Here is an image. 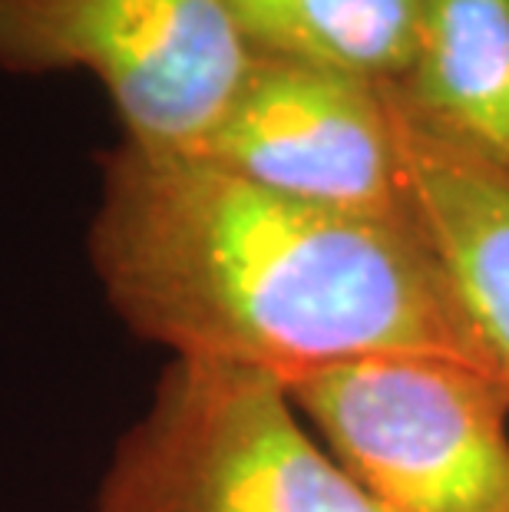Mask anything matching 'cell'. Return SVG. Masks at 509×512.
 <instances>
[{"label": "cell", "mask_w": 509, "mask_h": 512, "mask_svg": "<svg viewBox=\"0 0 509 512\" xmlns=\"http://www.w3.org/2000/svg\"><path fill=\"white\" fill-rule=\"evenodd\" d=\"M86 252L126 328L179 361L288 390L371 354L490 367L417 222L318 209L196 152L119 139L100 159Z\"/></svg>", "instance_id": "6da1fadb"}, {"label": "cell", "mask_w": 509, "mask_h": 512, "mask_svg": "<svg viewBox=\"0 0 509 512\" xmlns=\"http://www.w3.org/2000/svg\"><path fill=\"white\" fill-rule=\"evenodd\" d=\"M90 512H381L258 370L179 361L116 443Z\"/></svg>", "instance_id": "7a4b0ae2"}, {"label": "cell", "mask_w": 509, "mask_h": 512, "mask_svg": "<svg viewBox=\"0 0 509 512\" xmlns=\"http://www.w3.org/2000/svg\"><path fill=\"white\" fill-rule=\"evenodd\" d=\"M381 512H509V384L447 354H371L291 387Z\"/></svg>", "instance_id": "3957f363"}, {"label": "cell", "mask_w": 509, "mask_h": 512, "mask_svg": "<svg viewBox=\"0 0 509 512\" xmlns=\"http://www.w3.org/2000/svg\"><path fill=\"white\" fill-rule=\"evenodd\" d=\"M252 63L238 0H0V70L90 73L146 149H199Z\"/></svg>", "instance_id": "277c9868"}, {"label": "cell", "mask_w": 509, "mask_h": 512, "mask_svg": "<svg viewBox=\"0 0 509 512\" xmlns=\"http://www.w3.org/2000/svg\"><path fill=\"white\" fill-rule=\"evenodd\" d=\"M192 152L318 209L414 222L384 83L364 76L255 53L232 106Z\"/></svg>", "instance_id": "5b68a950"}, {"label": "cell", "mask_w": 509, "mask_h": 512, "mask_svg": "<svg viewBox=\"0 0 509 512\" xmlns=\"http://www.w3.org/2000/svg\"><path fill=\"white\" fill-rule=\"evenodd\" d=\"M410 212L463 318L509 384V162L414 116L384 83Z\"/></svg>", "instance_id": "8992f818"}, {"label": "cell", "mask_w": 509, "mask_h": 512, "mask_svg": "<svg viewBox=\"0 0 509 512\" xmlns=\"http://www.w3.org/2000/svg\"><path fill=\"white\" fill-rule=\"evenodd\" d=\"M387 86L440 133L509 162V0H427L414 67Z\"/></svg>", "instance_id": "52a82bcc"}, {"label": "cell", "mask_w": 509, "mask_h": 512, "mask_svg": "<svg viewBox=\"0 0 509 512\" xmlns=\"http://www.w3.org/2000/svg\"><path fill=\"white\" fill-rule=\"evenodd\" d=\"M427 0H238L255 53L400 83L414 67Z\"/></svg>", "instance_id": "ba28073f"}]
</instances>
